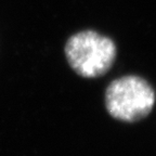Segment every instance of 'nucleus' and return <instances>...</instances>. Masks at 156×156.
Wrapping results in <instances>:
<instances>
[{
  "label": "nucleus",
  "instance_id": "f257e3e1",
  "mask_svg": "<svg viewBox=\"0 0 156 156\" xmlns=\"http://www.w3.org/2000/svg\"><path fill=\"white\" fill-rule=\"evenodd\" d=\"M156 95L153 87L142 77L124 76L113 80L105 91V106L117 120L134 122L152 112Z\"/></svg>",
  "mask_w": 156,
  "mask_h": 156
},
{
  "label": "nucleus",
  "instance_id": "f03ea898",
  "mask_svg": "<svg viewBox=\"0 0 156 156\" xmlns=\"http://www.w3.org/2000/svg\"><path fill=\"white\" fill-rule=\"evenodd\" d=\"M68 64L83 78H97L108 72L116 58L112 39L93 30H83L69 37L65 44Z\"/></svg>",
  "mask_w": 156,
  "mask_h": 156
}]
</instances>
